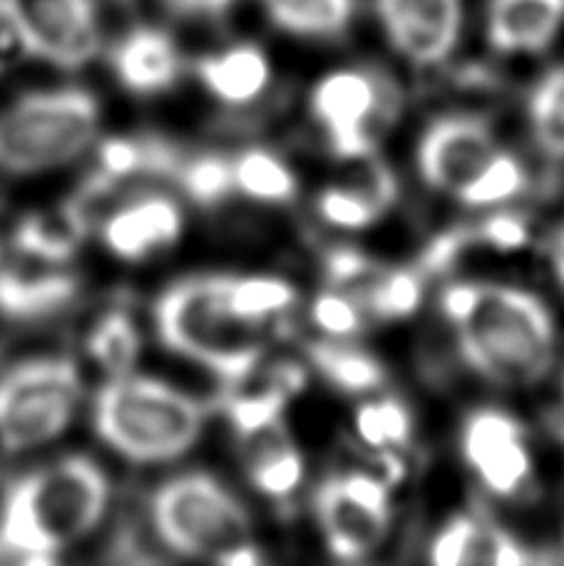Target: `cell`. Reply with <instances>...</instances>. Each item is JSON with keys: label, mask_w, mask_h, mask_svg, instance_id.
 <instances>
[{"label": "cell", "mask_w": 564, "mask_h": 566, "mask_svg": "<svg viewBox=\"0 0 564 566\" xmlns=\"http://www.w3.org/2000/svg\"><path fill=\"white\" fill-rule=\"evenodd\" d=\"M311 316L328 336L346 338L361 328V303L356 298H348L346 293H321L314 306H311Z\"/></svg>", "instance_id": "cell-34"}, {"label": "cell", "mask_w": 564, "mask_h": 566, "mask_svg": "<svg viewBox=\"0 0 564 566\" xmlns=\"http://www.w3.org/2000/svg\"><path fill=\"white\" fill-rule=\"evenodd\" d=\"M83 400L80 370L65 356L18 363L0 376V448L33 450L60 438Z\"/></svg>", "instance_id": "cell-7"}, {"label": "cell", "mask_w": 564, "mask_h": 566, "mask_svg": "<svg viewBox=\"0 0 564 566\" xmlns=\"http://www.w3.org/2000/svg\"><path fill=\"white\" fill-rule=\"evenodd\" d=\"M247 440H251L247 460L249 482L261 494L276 500L296 492L301 478H304V458L284 430V422L271 424Z\"/></svg>", "instance_id": "cell-19"}, {"label": "cell", "mask_w": 564, "mask_h": 566, "mask_svg": "<svg viewBox=\"0 0 564 566\" xmlns=\"http://www.w3.org/2000/svg\"><path fill=\"white\" fill-rule=\"evenodd\" d=\"M109 478L87 454H67L15 480L0 504V557L55 562L105 517Z\"/></svg>", "instance_id": "cell-2"}, {"label": "cell", "mask_w": 564, "mask_h": 566, "mask_svg": "<svg viewBox=\"0 0 564 566\" xmlns=\"http://www.w3.org/2000/svg\"><path fill=\"white\" fill-rule=\"evenodd\" d=\"M291 390L279 386L274 380L267 390L254 392V396H234L224 402L227 418L241 438H251L261 430L271 428V424L281 422L284 408L289 402Z\"/></svg>", "instance_id": "cell-31"}, {"label": "cell", "mask_w": 564, "mask_h": 566, "mask_svg": "<svg viewBox=\"0 0 564 566\" xmlns=\"http://www.w3.org/2000/svg\"><path fill=\"white\" fill-rule=\"evenodd\" d=\"M227 276H191L155 303L157 336L165 346L237 388L264 356V323L237 316L227 303Z\"/></svg>", "instance_id": "cell-3"}, {"label": "cell", "mask_w": 564, "mask_h": 566, "mask_svg": "<svg viewBox=\"0 0 564 566\" xmlns=\"http://www.w3.org/2000/svg\"><path fill=\"white\" fill-rule=\"evenodd\" d=\"M530 127L545 155L564 159V65L547 73L532 90Z\"/></svg>", "instance_id": "cell-26"}, {"label": "cell", "mask_w": 564, "mask_h": 566, "mask_svg": "<svg viewBox=\"0 0 564 566\" xmlns=\"http://www.w3.org/2000/svg\"><path fill=\"white\" fill-rule=\"evenodd\" d=\"M77 279L65 264H53L15 251L0 264V313L18 321L53 316L77 296Z\"/></svg>", "instance_id": "cell-14"}, {"label": "cell", "mask_w": 564, "mask_h": 566, "mask_svg": "<svg viewBox=\"0 0 564 566\" xmlns=\"http://www.w3.org/2000/svg\"><path fill=\"white\" fill-rule=\"evenodd\" d=\"M271 23L291 35L331 38L344 33L354 18V0H261Z\"/></svg>", "instance_id": "cell-21"}, {"label": "cell", "mask_w": 564, "mask_h": 566, "mask_svg": "<svg viewBox=\"0 0 564 566\" xmlns=\"http://www.w3.org/2000/svg\"><path fill=\"white\" fill-rule=\"evenodd\" d=\"M163 3L182 18H215L227 13L234 0H163Z\"/></svg>", "instance_id": "cell-40"}, {"label": "cell", "mask_w": 564, "mask_h": 566, "mask_svg": "<svg viewBox=\"0 0 564 566\" xmlns=\"http://www.w3.org/2000/svg\"><path fill=\"white\" fill-rule=\"evenodd\" d=\"M197 75L211 95L227 105H247L271 83L269 57L257 45L241 43L197 63Z\"/></svg>", "instance_id": "cell-18"}, {"label": "cell", "mask_w": 564, "mask_h": 566, "mask_svg": "<svg viewBox=\"0 0 564 566\" xmlns=\"http://www.w3.org/2000/svg\"><path fill=\"white\" fill-rule=\"evenodd\" d=\"M149 524L182 557L229 566L261 562L244 504L207 472H182L159 484L149 497Z\"/></svg>", "instance_id": "cell-5"}, {"label": "cell", "mask_w": 564, "mask_h": 566, "mask_svg": "<svg viewBox=\"0 0 564 566\" xmlns=\"http://www.w3.org/2000/svg\"><path fill=\"white\" fill-rule=\"evenodd\" d=\"M6 254H8V251H6L3 247H0V264H3V259H6Z\"/></svg>", "instance_id": "cell-42"}, {"label": "cell", "mask_w": 564, "mask_h": 566, "mask_svg": "<svg viewBox=\"0 0 564 566\" xmlns=\"http://www.w3.org/2000/svg\"><path fill=\"white\" fill-rule=\"evenodd\" d=\"M530 557L505 530L488 520H476V534L470 542L468 564H492V566H515L528 564Z\"/></svg>", "instance_id": "cell-33"}, {"label": "cell", "mask_w": 564, "mask_h": 566, "mask_svg": "<svg viewBox=\"0 0 564 566\" xmlns=\"http://www.w3.org/2000/svg\"><path fill=\"white\" fill-rule=\"evenodd\" d=\"M466 241H468L466 231H450V234H442L440 239H436L428 247L426 256H422L420 269L426 271V274H428V271H442L452 259L460 254L462 247H466Z\"/></svg>", "instance_id": "cell-39"}, {"label": "cell", "mask_w": 564, "mask_h": 566, "mask_svg": "<svg viewBox=\"0 0 564 566\" xmlns=\"http://www.w3.org/2000/svg\"><path fill=\"white\" fill-rule=\"evenodd\" d=\"M393 48L416 65H438L460 35V0H376Z\"/></svg>", "instance_id": "cell-11"}, {"label": "cell", "mask_w": 564, "mask_h": 566, "mask_svg": "<svg viewBox=\"0 0 564 566\" xmlns=\"http://www.w3.org/2000/svg\"><path fill=\"white\" fill-rule=\"evenodd\" d=\"M525 440V428L502 410H478L472 412L462 430V454L472 470L495 458L510 444Z\"/></svg>", "instance_id": "cell-27"}, {"label": "cell", "mask_w": 564, "mask_h": 566, "mask_svg": "<svg viewBox=\"0 0 564 566\" xmlns=\"http://www.w3.org/2000/svg\"><path fill=\"white\" fill-rule=\"evenodd\" d=\"M396 87L366 70H338L311 93V113L341 159H368L376 151L378 125L396 115Z\"/></svg>", "instance_id": "cell-8"}, {"label": "cell", "mask_w": 564, "mask_h": 566, "mask_svg": "<svg viewBox=\"0 0 564 566\" xmlns=\"http://www.w3.org/2000/svg\"><path fill=\"white\" fill-rule=\"evenodd\" d=\"M109 67L117 83L135 95H159L182 77V55L175 38L163 28L139 25L109 50Z\"/></svg>", "instance_id": "cell-15"}, {"label": "cell", "mask_w": 564, "mask_h": 566, "mask_svg": "<svg viewBox=\"0 0 564 566\" xmlns=\"http://www.w3.org/2000/svg\"><path fill=\"white\" fill-rule=\"evenodd\" d=\"M478 234L485 244L500 251H515L520 247H525L528 224L525 219L512 214V211H498V214H492L488 221H482Z\"/></svg>", "instance_id": "cell-36"}, {"label": "cell", "mask_w": 564, "mask_h": 566, "mask_svg": "<svg viewBox=\"0 0 564 566\" xmlns=\"http://www.w3.org/2000/svg\"><path fill=\"white\" fill-rule=\"evenodd\" d=\"M309 360L331 386L344 392L378 390L386 380V370L368 350L336 340H321L309 346Z\"/></svg>", "instance_id": "cell-20"}, {"label": "cell", "mask_w": 564, "mask_h": 566, "mask_svg": "<svg viewBox=\"0 0 564 566\" xmlns=\"http://www.w3.org/2000/svg\"><path fill=\"white\" fill-rule=\"evenodd\" d=\"M90 229V209L73 197L55 209H43L25 217L13 231V251L25 256H35L53 264L77 254Z\"/></svg>", "instance_id": "cell-17"}, {"label": "cell", "mask_w": 564, "mask_h": 566, "mask_svg": "<svg viewBox=\"0 0 564 566\" xmlns=\"http://www.w3.org/2000/svg\"><path fill=\"white\" fill-rule=\"evenodd\" d=\"M442 311L468 366L502 388H530L555 363V321L535 293L502 283H456Z\"/></svg>", "instance_id": "cell-1"}, {"label": "cell", "mask_w": 564, "mask_h": 566, "mask_svg": "<svg viewBox=\"0 0 564 566\" xmlns=\"http://www.w3.org/2000/svg\"><path fill=\"white\" fill-rule=\"evenodd\" d=\"M422 281L426 271L420 266L376 271L366 283V293L356 301L378 318H406L420 306Z\"/></svg>", "instance_id": "cell-24"}, {"label": "cell", "mask_w": 564, "mask_h": 566, "mask_svg": "<svg viewBox=\"0 0 564 566\" xmlns=\"http://www.w3.org/2000/svg\"><path fill=\"white\" fill-rule=\"evenodd\" d=\"M476 520L478 517H470V514H460V517L450 520L430 544V562L438 566L468 564L470 542L472 534H476Z\"/></svg>", "instance_id": "cell-35"}, {"label": "cell", "mask_w": 564, "mask_h": 566, "mask_svg": "<svg viewBox=\"0 0 564 566\" xmlns=\"http://www.w3.org/2000/svg\"><path fill=\"white\" fill-rule=\"evenodd\" d=\"M500 151L488 119L448 115L432 123L418 145V169L432 189L460 197Z\"/></svg>", "instance_id": "cell-10"}, {"label": "cell", "mask_w": 564, "mask_h": 566, "mask_svg": "<svg viewBox=\"0 0 564 566\" xmlns=\"http://www.w3.org/2000/svg\"><path fill=\"white\" fill-rule=\"evenodd\" d=\"M318 214L338 229H366L386 214L358 185L331 187L318 197Z\"/></svg>", "instance_id": "cell-32"}, {"label": "cell", "mask_w": 564, "mask_h": 566, "mask_svg": "<svg viewBox=\"0 0 564 566\" xmlns=\"http://www.w3.org/2000/svg\"><path fill=\"white\" fill-rule=\"evenodd\" d=\"M227 303L237 316L267 323L271 316L286 311L296 298L289 281L276 276H227Z\"/></svg>", "instance_id": "cell-25"}, {"label": "cell", "mask_w": 564, "mask_h": 566, "mask_svg": "<svg viewBox=\"0 0 564 566\" xmlns=\"http://www.w3.org/2000/svg\"><path fill=\"white\" fill-rule=\"evenodd\" d=\"M547 256H550L552 269H555V276L560 279V283L564 286V227H560L555 234L550 237Z\"/></svg>", "instance_id": "cell-41"}, {"label": "cell", "mask_w": 564, "mask_h": 566, "mask_svg": "<svg viewBox=\"0 0 564 566\" xmlns=\"http://www.w3.org/2000/svg\"><path fill=\"white\" fill-rule=\"evenodd\" d=\"M326 274L334 286L346 289L374 276L376 266L370 264V259L366 254H361V251L341 247L326 256Z\"/></svg>", "instance_id": "cell-37"}, {"label": "cell", "mask_w": 564, "mask_h": 566, "mask_svg": "<svg viewBox=\"0 0 564 566\" xmlns=\"http://www.w3.org/2000/svg\"><path fill=\"white\" fill-rule=\"evenodd\" d=\"M28 55L63 70L87 65L100 53L97 0H8Z\"/></svg>", "instance_id": "cell-9"}, {"label": "cell", "mask_w": 564, "mask_h": 566, "mask_svg": "<svg viewBox=\"0 0 564 566\" xmlns=\"http://www.w3.org/2000/svg\"><path fill=\"white\" fill-rule=\"evenodd\" d=\"M185 195L199 207H217L234 191L231 181V159L205 151V155H185L173 177Z\"/></svg>", "instance_id": "cell-28"}, {"label": "cell", "mask_w": 564, "mask_h": 566, "mask_svg": "<svg viewBox=\"0 0 564 566\" xmlns=\"http://www.w3.org/2000/svg\"><path fill=\"white\" fill-rule=\"evenodd\" d=\"M564 23V0H490L488 40L500 53H542Z\"/></svg>", "instance_id": "cell-16"}, {"label": "cell", "mask_w": 564, "mask_h": 566, "mask_svg": "<svg viewBox=\"0 0 564 566\" xmlns=\"http://www.w3.org/2000/svg\"><path fill=\"white\" fill-rule=\"evenodd\" d=\"M234 189L257 201L284 205L296 197V177L284 161L267 149H247L231 159Z\"/></svg>", "instance_id": "cell-23"}, {"label": "cell", "mask_w": 564, "mask_h": 566, "mask_svg": "<svg viewBox=\"0 0 564 566\" xmlns=\"http://www.w3.org/2000/svg\"><path fill=\"white\" fill-rule=\"evenodd\" d=\"M185 217L177 201L159 191L125 199L103 224L105 247L125 261H143L182 237Z\"/></svg>", "instance_id": "cell-12"}, {"label": "cell", "mask_w": 564, "mask_h": 566, "mask_svg": "<svg viewBox=\"0 0 564 566\" xmlns=\"http://www.w3.org/2000/svg\"><path fill=\"white\" fill-rule=\"evenodd\" d=\"M205 402L169 382L117 376L93 402L97 438L133 462H173L182 458L205 432Z\"/></svg>", "instance_id": "cell-4"}, {"label": "cell", "mask_w": 564, "mask_h": 566, "mask_svg": "<svg viewBox=\"0 0 564 566\" xmlns=\"http://www.w3.org/2000/svg\"><path fill=\"white\" fill-rule=\"evenodd\" d=\"M100 129V103L85 87L40 90L0 109V171L33 177L85 155Z\"/></svg>", "instance_id": "cell-6"}, {"label": "cell", "mask_w": 564, "mask_h": 566, "mask_svg": "<svg viewBox=\"0 0 564 566\" xmlns=\"http://www.w3.org/2000/svg\"><path fill=\"white\" fill-rule=\"evenodd\" d=\"M87 353L109 376H127L143 353L137 321L125 308H113L100 318L87 336Z\"/></svg>", "instance_id": "cell-22"}, {"label": "cell", "mask_w": 564, "mask_h": 566, "mask_svg": "<svg viewBox=\"0 0 564 566\" xmlns=\"http://www.w3.org/2000/svg\"><path fill=\"white\" fill-rule=\"evenodd\" d=\"M25 53L23 38H20V30L15 23L13 10H10L8 0H0V73L15 63V57Z\"/></svg>", "instance_id": "cell-38"}, {"label": "cell", "mask_w": 564, "mask_h": 566, "mask_svg": "<svg viewBox=\"0 0 564 566\" xmlns=\"http://www.w3.org/2000/svg\"><path fill=\"white\" fill-rule=\"evenodd\" d=\"M522 189H525V169L515 155L500 149L458 199L468 207H495L500 201L518 197Z\"/></svg>", "instance_id": "cell-29"}, {"label": "cell", "mask_w": 564, "mask_h": 566, "mask_svg": "<svg viewBox=\"0 0 564 566\" xmlns=\"http://www.w3.org/2000/svg\"><path fill=\"white\" fill-rule=\"evenodd\" d=\"M356 430L370 448H403L410 440V412L398 400L366 402L356 412Z\"/></svg>", "instance_id": "cell-30"}, {"label": "cell", "mask_w": 564, "mask_h": 566, "mask_svg": "<svg viewBox=\"0 0 564 566\" xmlns=\"http://www.w3.org/2000/svg\"><path fill=\"white\" fill-rule=\"evenodd\" d=\"M314 512L328 552L341 562L368 557L386 539L390 524V510L370 507V504L356 500L344 490L338 478H328L318 484Z\"/></svg>", "instance_id": "cell-13"}]
</instances>
